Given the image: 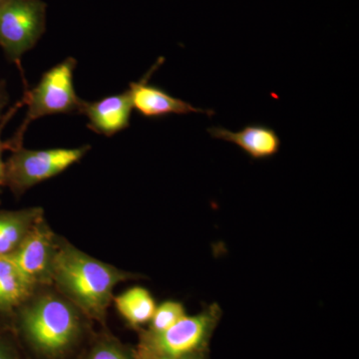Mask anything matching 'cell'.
Wrapping results in <instances>:
<instances>
[{"label":"cell","instance_id":"obj_1","mask_svg":"<svg viewBox=\"0 0 359 359\" xmlns=\"http://www.w3.org/2000/svg\"><path fill=\"white\" fill-rule=\"evenodd\" d=\"M28 359H77L95 323L52 285H40L11 320Z\"/></svg>","mask_w":359,"mask_h":359},{"label":"cell","instance_id":"obj_2","mask_svg":"<svg viewBox=\"0 0 359 359\" xmlns=\"http://www.w3.org/2000/svg\"><path fill=\"white\" fill-rule=\"evenodd\" d=\"M143 278L90 256L65 237L59 238L52 285L100 327H107L116 285Z\"/></svg>","mask_w":359,"mask_h":359},{"label":"cell","instance_id":"obj_3","mask_svg":"<svg viewBox=\"0 0 359 359\" xmlns=\"http://www.w3.org/2000/svg\"><path fill=\"white\" fill-rule=\"evenodd\" d=\"M222 309L212 304L195 316H185L163 332L142 327L134 347L137 359L177 358L197 351H209L210 341L222 318Z\"/></svg>","mask_w":359,"mask_h":359},{"label":"cell","instance_id":"obj_4","mask_svg":"<svg viewBox=\"0 0 359 359\" xmlns=\"http://www.w3.org/2000/svg\"><path fill=\"white\" fill-rule=\"evenodd\" d=\"M76 59L66 58L42 75L34 88L25 92L23 104L27 105V114L18 131L7 140L8 150L22 146L23 135L30 123L55 114H81L84 100L78 97L73 84V72L76 68Z\"/></svg>","mask_w":359,"mask_h":359},{"label":"cell","instance_id":"obj_5","mask_svg":"<svg viewBox=\"0 0 359 359\" xmlns=\"http://www.w3.org/2000/svg\"><path fill=\"white\" fill-rule=\"evenodd\" d=\"M90 149L89 145H85L72 149L29 150L20 146L13 151L6 162L4 187L20 198L32 187L57 176L79 162Z\"/></svg>","mask_w":359,"mask_h":359},{"label":"cell","instance_id":"obj_6","mask_svg":"<svg viewBox=\"0 0 359 359\" xmlns=\"http://www.w3.org/2000/svg\"><path fill=\"white\" fill-rule=\"evenodd\" d=\"M46 7L42 0H7L0 8V46L11 62L20 67L23 54L41 39Z\"/></svg>","mask_w":359,"mask_h":359},{"label":"cell","instance_id":"obj_7","mask_svg":"<svg viewBox=\"0 0 359 359\" xmlns=\"http://www.w3.org/2000/svg\"><path fill=\"white\" fill-rule=\"evenodd\" d=\"M60 236L52 230L45 216L35 223L25 240L9 255L23 275L36 287L52 285Z\"/></svg>","mask_w":359,"mask_h":359},{"label":"cell","instance_id":"obj_8","mask_svg":"<svg viewBox=\"0 0 359 359\" xmlns=\"http://www.w3.org/2000/svg\"><path fill=\"white\" fill-rule=\"evenodd\" d=\"M165 59L159 60L152 66L138 82L129 84L133 109L148 119H161L170 115L204 114L212 117L216 112L212 109H203L192 104L177 98L168 93L162 87L149 83L151 76L164 62Z\"/></svg>","mask_w":359,"mask_h":359},{"label":"cell","instance_id":"obj_9","mask_svg":"<svg viewBox=\"0 0 359 359\" xmlns=\"http://www.w3.org/2000/svg\"><path fill=\"white\" fill-rule=\"evenodd\" d=\"M207 132L212 139L237 146L252 160L271 159L278 154L282 147V140L278 132L261 123L245 125L238 131L214 126L208 128Z\"/></svg>","mask_w":359,"mask_h":359},{"label":"cell","instance_id":"obj_10","mask_svg":"<svg viewBox=\"0 0 359 359\" xmlns=\"http://www.w3.org/2000/svg\"><path fill=\"white\" fill-rule=\"evenodd\" d=\"M133 112L129 90L95 102L84 101L81 114L88 118L87 127L97 134L111 137L130 126Z\"/></svg>","mask_w":359,"mask_h":359},{"label":"cell","instance_id":"obj_11","mask_svg":"<svg viewBox=\"0 0 359 359\" xmlns=\"http://www.w3.org/2000/svg\"><path fill=\"white\" fill-rule=\"evenodd\" d=\"M9 256H0V318L9 321L36 289Z\"/></svg>","mask_w":359,"mask_h":359},{"label":"cell","instance_id":"obj_12","mask_svg":"<svg viewBox=\"0 0 359 359\" xmlns=\"http://www.w3.org/2000/svg\"><path fill=\"white\" fill-rule=\"evenodd\" d=\"M42 217L44 210L41 207L0 210V256L13 254Z\"/></svg>","mask_w":359,"mask_h":359},{"label":"cell","instance_id":"obj_13","mask_svg":"<svg viewBox=\"0 0 359 359\" xmlns=\"http://www.w3.org/2000/svg\"><path fill=\"white\" fill-rule=\"evenodd\" d=\"M116 309L129 327L138 330L150 323L157 304L148 290L134 287L113 297Z\"/></svg>","mask_w":359,"mask_h":359},{"label":"cell","instance_id":"obj_14","mask_svg":"<svg viewBox=\"0 0 359 359\" xmlns=\"http://www.w3.org/2000/svg\"><path fill=\"white\" fill-rule=\"evenodd\" d=\"M77 359H137V356L133 346L121 341L107 327H100Z\"/></svg>","mask_w":359,"mask_h":359},{"label":"cell","instance_id":"obj_15","mask_svg":"<svg viewBox=\"0 0 359 359\" xmlns=\"http://www.w3.org/2000/svg\"><path fill=\"white\" fill-rule=\"evenodd\" d=\"M187 316L185 306L176 301H166L157 306L155 313L149 323L151 332H163Z\"/></svg>","mask_w":359,"mask_h":359},{"label":"cell","instance_id":"obj_16","mask_svg":"<svg viewBox=\"0 0 359 359\" xmlns=\"http://www.w3.org/2000/svg\"><path fill=\"white\" fill-rule=\"evenodd\" d=\"M0 359H28L11 323L0 318Z\"/></svg>","mask_w":359,"mask_h":359},{"label":"cell","instance_id":"obj_17","mask_svg":"<svg viewBox=\"0 0 359 359\" xmlns=\"http://www.w3.org/2000/svg\"><path fill=\"white\" fill-rule=\"evenodd\" d=\"M14 111L15 109L11 110V112H9L6 117L2 118L1 121H0V194H1L2 187H4V172H6V162L2 160V154H4V150H8L7 142L1 140V130L8 118L13 114Z\"/></svg>","mask_w":359,"mask_h":359},{"label":"cell","instance_id":"obj_18","mask_svg":"<svg viewBox=\"0 0 359 359\" xmlns=\"http://www.w3.org/2000/svg\"><path fill=\"white\" fill-rule=\"evenodd\" d=\"M9 102L8 92H7L6 81H0V121L2 120V112Z\"/></svg>","mask_w":359,"mask_h":359},{"label":"cell","instance_id":"obj_19","mask_svg":"<svg viewBox=\"0 0 359 359\" xmlns=\"http://www.w3.org/2000/svg\"><path fill=\"white\" fill-rule=\"evenodd\" d=\"M164 359H210V351H197V353L185 354L177 358Z\"/></svg>","mask_w":359,"mask_h":359},{"label":"cell","instance_id":"obj_20","mask_svg":"<svg viewBox=\"0 0 359 359\" xmlns=\"http://www.w3.org/2000/svg\"><path fill=\"white\" fill-rule=\"evenodd\" d=\"M6 1L7 0H0V8H1L2 6H4V4H6Z\"/></svg>","mask_w":359,"mask_h":359}]
</instances>
